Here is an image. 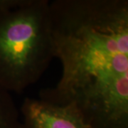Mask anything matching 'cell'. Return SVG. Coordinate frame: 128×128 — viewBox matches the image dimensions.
Segmentation results:
<instances>
[{
	"mask_svg": "<svg viewBox=\"0 0 128 128\" xmlns=\"http://www.w3.org/2000/svg\"><path fill=\"white\" fill-rule=\"evenodd\" d=\"M62 74L39 98L71 105L91 128H128V1L50 2Z\"/></svg>",
	"mask_w": 128,
	"mask_h": 128,
	"instance_id": "cell-1",
	"label": "cell"
},
{
	"mask_svg": "<svg viewBox=\"0 0 128 128\" xmlns=\"http://www.w3.org/2000/svg\"><path fill=\"white\" fill-rule=\"evenodd\" d=\"M22 128H91L71 105L26 98L20 108Z\"/></svg>",
	"mask_w": 128,
	"mask_h": 128,
	"instance_id": "cell-3",
	"label": "cell"
},
{
	"mask_svg": "<svg viewBox=\"0 0 128 128\" xmlns=\"http://www.w3.org/2000/svg\"><path fill=\"white\" fill-rule=\"evenodd\" d=\"M54 58L50 2L0 0V86L23 92Z\"/></svg>",
	"mask_w": 128,
	"mask_h": 128,
	"instance_id": "cell-2",
	"label": "cell"
},
{
	"mask_svg": "<svg viewBox=\"0 0 128 128\" xmlns=\"http://www.w3.org/2000/svg\"><path fill=\"white\" fill-rule=\"evenodd\" d=\"M0 128H22L20 112L11 93L0 86Z\"/></svg>",
	"mask_w": 128,
	"mask_h": 128,
	"instance_id": "cell-4",
	"label": "cell"
}]
</instances>
